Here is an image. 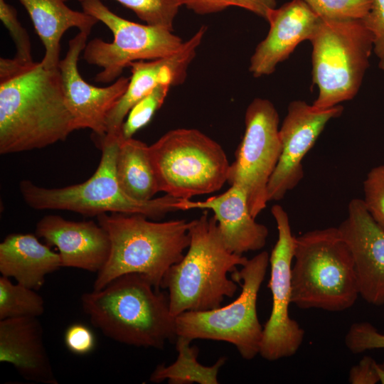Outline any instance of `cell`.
<instances>
[{
    "label": "cell",
    "mask_w": 384,
    "mask_h": 384,
    "mask_svg": "<svg viewBox=\"0 0 384 384\" xmlns=\"http://www.w3.org/2000/svg\"><path fill=\"white\" fill-rule=\"evenodd\" d=\"M58 68L0 58V154L42 149L75 131Z\"/></svg>",
    "instance_id": "cell-1"
},
{
    "label": "cell",
    "mask_w": 384,
    "mask_h": 384,
    "mask_svg": "<svg viewBox=\"0 0 384 384\" xmlns=\"http://www.w3.org/2000/svg\"><path fill=\"white\" fill-rule=\"evenodd\" d=\"M81 305L92 324L115 341L161 349L177 337L168 295L141 274L121 275L100 290L84 293Z\"/></svg>",
    "instance_id": "cell-2"
},
{
    "label": "cell",
    "mask_w": 384,
    "mask_h": 384,
    "mask_svg": "<svg viewBox=\"0 0 384 384\" xmlns=\"http://www.w3.org/2000/svg\"><path fill=\"white\" fill-rule=\"evenodd\" d=\"M187 252L165 274L161 288L169 291L171 314L176 316L188 311H205L221 306L225 297H233L236 282L228 273L243 266L248 259L226 247L217 220L208 210L190 221Z\"/></svg>",
    "instance_id": "cell-3"
},
{
    "label": "cell",
    "mask_w": 384,
    "mask_h": 384,
    "mask_svg": "<svg viewBox=\"0 0 384 384\" xmlns=\"http://www.w3.org/2000/svg\"><path fill=\"white\" fill-rule=\"evenodd\" d=\"M97 218L109 235L111 247L93 290L129 273L143 274L159 290L166 272L183 258L189 246L190 221L184 219L156 222L142 214L117 213H102Z\"/></svg>",
    "instance_id": "cell-4"
},
{
    "label": "cell",
    "mask_w": 384,
    "mask_h": 384,
    "mask_svg": "<svg viewBox=\"0 0 384 384\" xmlns=\"http://www.w3.org/2000/svg\"><path fill=\"white\" fill-rule=\"evenodd\" d=\"M292 303L302 309L339 312L360 296L354 261L338 228L307 231L294 238Z\"/></svg>",
    "instance_id": "cell-5"
},
{
    "label": "cell",
    "mask_w": 384,
    "mask_h": 384,
    "mask_svg": "<svg viewBox=\"0 0 384 384\" xmlns=\"http://www.w3.org/2000/svg\"><path fill=\"white\" fill-rule=\"evenodd\" d=\"M121 134L100 138L102 156L95 172L85 181L62 188H48L29 180L19 183L26 203L36 210H69L87 216L102 213L142 214L158 219L177 210L178 198L168 194L146 201L128 196L120 187L115 161Z\"/></svg>",
    "instance_id": "cell-6"
},
{
    "label": "cell",
    "mask_w": 384,
    "mask_h": 384,
    "mask_svg": "<svg viewBox=\"0 0 384 384\" xmlns=\"http://www.w3.org/2000/svg\"><path fill=\"white\" fill-rule=\"evenodd\" d=\"M312 81L319 95L312 106L326 110L358 93L373 50V35L362 19H321L309 39Z\"/></svg>",
    "instance_id": "cell-7"
},
{
    "label": "cell",
    "mask_w": 384,
    "mask_h": 384,
    "mask_svg": "<svg viewBox=\"0 0 384 384\" xmlns=\"http://www.w3.org/2000/svg\"><path fill=\"white\" fill-rule=\"evenodd\" d=\"M159 191L178 199L211 193L228 182L222 146L196 129H171L149 146Z\"/></svg>",
    "instance_id": "cell-8"
},
{
    "label": "cell",
    "mask_w": 384,
    "mask_h": 384,
    "mask_svg": "<svg viewBox=\"0 0 384 384\" xmlns=\"http://www.w3.org/2000/svg\"><path fill=\"white\" fill-rule=\"evenodd\" d=\"M270 263L262 251L247 260L232 279L242 287L239 297L225 306L188 311L176 316L177 336L225 341L235 346L242 358L251 360L260 352L263 326L257 312V299Z\"/></svg>",
    "instance_id": "cell-9"
},
{
    "label": "cell",
    "mask_w": 384,
    "mask_h": 384,
    "mask_svg": "<svg viewBox=\"0 0 384 384\" xmlns=\"http://www.w3.org/2000/svg\"><path fill=\"white\" fill-rule=\"evenodd\" d=\"M82 11L101 21L113 34L110 43L95 38L86 43L83 59L102 68L95 78L99 82H112L133 62L151 60L178 52L183 41L167 28L140 24L122 18L100 0H83Z\"/></svg>",
    "instance_id": "cell-10"
},
{
    "label": "cell",
    "mask_w": 384,
    "mask_h": 384,
    "mask_svg": "<svg viewBox=\"0 0 384 384\" xmlns=\"http://www.w3.org/2000/svg\"><path fill=\"white\" fill-rule=\"evenodd\" d=\"M279 122L270 100L254 99L246 109L245 132L230 166L228 182L245 191L255 218L267 206V186L282 151Z\"/></svg>",
    "instance_id": "cell-11"
},
{
    "label": "cell",
    "mask_w": 384,
    "mask_h": 384,
    "mask_svg": "<svg viewBox=\"0 0 384 384\" xmlns=\"http://www.w3.org/2000/svg\"><path fill=\"white\" fill-rule=\"evenodd\" d=\"M271 213L278 231L277 240L270 255L268 287L272 298L270 316L263 326L259 354L273 361L294 355L304 337V330L289 316L292 303V267L294 238L286 210L274 205Z\"/></svg>",
    "instance_id": "cell-12"
},
{
    "label": "cell",
    "mask_w": 384,
    "mask_h": 384,
    "mask_svg": "<svg viewBox=\"0 0 384 384\" xmlns=\"http://www.w3.org/2000/svg\"><path fill=\"white\" fill-rule=\"evenodd\" d=\"M339 105L326 110L315 109L302 100L289 103L279 128L282 151L267 186V199L279 201L294 189L304 176L302 160L313 147L327 122L339 117Z\"/></svg>",
    "instance_id": "cell-13"
},
{
    "label": "cell",
    "mask_w": 384,
    "mask_h": 384,
    "mask_svg": "<svg viewBox=\"0 0 384 384\" xmlns=\"http://www.w3.org/2000/svg\"><path fill=\"white\" fill-rule=\"evenodd\" d=\"M89 34L79 32L70 40L68 50L58 65L67 107L75 130L90 129L99 138L107 133V118L125 93L130 78L119 77L109 86L100 87L86 82L78 70V60Z\"/></svg>",
    "instance_id": "cell-14"
},
{
    "label": "cell",
    "mask_w": 384,
    "mask_h": 384,
    "mask_svg": "<svg viewBox=\"0 0 384 384\" xmlns=\"http://www.w3.org/2000/svg\"><path fill=\"white\" fill-rule=\"evenodd\" d=\"M338 231L352 253L360 296L384 304V229L372 218L363 199L353 198Z\"/></svg>",
    "instance_id": "cell-15"
},
{
    "label": "cell",
    "mask_w": 384,
    "mask_h": 384,
    "mask_svg": "<svg viewBox=\"0 0 384 384\" xmlns=\"http://www.w3.org/2000/svg\"><path fill=\"white\" fill-rule=\"evenodd\" d=\"M202 26L176 53L151 60H140L130 64L132 75L128 87L110 112L107 118V135H119L130 110L140 100L160 84L176 86L183 84L188 67L206 33ZM105 134V135H106Z\"/></svg>",
    "instance_id": "cell-16"
},
{
    "label": "cell",
    "mask_w": 384,
    "mask_h": 384,
    "mask_svg": "<svg viewBox=\"0 0 384 384\" xmlns=\"http://www.w3.org/2000/svg\"><path fill=\"white\" fill-rule=\"evenodd\" d=\"M266 21L269 32L250 58L249 71L255 78L274 73L298 44L309 41L321 18L303 0H292L272 9Z\"/></svg>",
    "instance_id": "cell-17"
},
{
    "label": "cell",
    "mask_w": 384,
    "mask_h": 384,
    "mask_svg": "<svg viewBox=\"0 0 384 384\" xmlns=\"http://www.w3.org/2000/svg\"><path fill=\"white\" fill-rule=\"evenodd\" d=\"M36 235L58 248L63 267L97 273L110 255L109 235L93 221H73L48 215L37 223Z\"/></svg>",
    "instance_id": "cell-18"
},
{
    "label": "cell",
    "mask_w": 384,
    "mask_h": 384,
    "mask_svg": "<svg viewBox=\"0 0 384 384\" xmlns=\"http://www.w3.org/2000/svg\"><path fill=\"white\" fill-rule=\"evenodd\" d=\"M178 210H210L217 220L222 238L228 249L238 255L262 249L268 228L255 220L247 204L245 191L231 185L224 193L205 201L178 199Z\"/></svg>",
    "instance_id": "cell-19"
},
{
    "label": "cell",
    "mask_w": 384,
    "mask_h": 384,
    "mask_svg": "<svg viewBox=\"0 0 384 384\" xmlns=\"http://www.w3.org/2000/svg\"><path fill=\"white\" fill-rule=\"evenodd\" d=\"M0 361L12 365L26 380L58 384L38 317L0 320Z\"/></svg>",
    "instance_id": "cell-20"
},
{
    "label": "cell",
    "mask_w": 384,
    "mask_h": 384,
    "mask_svg": "<svg viewBox=\"0 0 384 384\" xmlns=\"http://www.w3.org/2000/svg\"><path fill=\"white\" fill-rule=\"evenodd\" d=\"M63 267L59 253L32 234L13 233L0 243V272L17 283L39 289L46 276Z\"/></svg>",
    "instance_id": "cell-21"
},
{
    "label": "cell",
    "mask_w": 384,
    "mask_h": 384,
    "mask_svg": "<svg viewBox=\"0 0 384 384\" xmlns=\"http://www.w3.org/2000/svg\"><path fill=\"white\" fill-rule=\"evenodd\" d=\"M27 11L45 48L44 68H58L60 41L70 28L88 34L98 22L93 16L67 6L68 0H18Z\"/></svg>",
    "instance_id": "cell-22"
},
{
    "label": "cell",
    "mask_w": 384,
    "mask_h": 384,
    "mask_svg": "<svg viewBox=\"0 0 384 384\" xmlns=\"http://www.w3.org/2000/svg\"><path fill=\"white\" fill-rule=\"evenodd\" d=\"M115 171L123 191L134 200L149 201L159 192L149 146L140 140L120 137Z\"/></svg>",
    "instance_id": "cell-23"
},
{
    "label": "cell",
    "mask_w": 384,
    "mask_h": 384,
    "mask_svg": "<svg viewBox=\"0 0 384 384\" xmlns=\"http://www.w3.org/2000/svg\"><path fill=\"white\" fill-rule=\"evenodd\" d=\"M176 348L178 357L174 363L166 366H156L150 376V381L161 383L166 380L171 384H217L218 373L225 363L226 358H220L214 365L205 366L198 361L199 350L196 346H191L192 341L183 337H176Z\"/></svg>",
    "instance_id": "cell-24"
},
{
    "label": "cell",
    "mask_w": 384,
    "mask_h": 384,
    "mask_svg": "<svg viewBox=\"0 0 384 384\" xmlns=\"http://www.w3.org/2000/svg\"><path fill=\"white\" fill-rule=\"evenodd\" d=\"M45 311L43 299L35 289L16 282L9 277H0V320L9 318L38 317Z\"/></svg>",
    "instance_id": "cell-25"
},
{
    "label": "cell",
    "mask_w": 384,
    "mask_h": 384,
    "mask_svg": "<svg viewBox=\"0 0 384 384\" xmlns=\"http://www.w3.org/2000/svg\"><path fill=\"white\" fill-rule=\"evenodd\" d=\"M81 2L83 0H78ZM132 10L146 24L174 31V21L181 5L178 0H116Z\"/></svg>",
    "instance_id": "cell-26"
},
{
    "label": "cell",
    "mask_w": 384,
    "mask_h": 384,
    "mask_svg": "<svg viewBox=\"0 0 384 384\" xmlns=\"http://www.w3.org/2000/svg\"><path fill=\"white\" fill-rule=\"evenodd\" d=\"M171 86L160 84L130 110L121 129V137L129 139L146 125L164 103Z\"/></svg>",
    "instance_id": "cell-27"
},
{
    "label": "cell",
    "mask_w": 384,
    "mask_h": 384,
    "mask_svg": "<svg viewBox=\"0 0 384 384\" xmlns=\"http://www.w3.org/2000/svg\"><path fill=\"white\" fill-rule=\"evenodd\" d=\"M323 20L362 19L373 0H303Z\"/></svg>",
    "instance_id": "cell-28"
},
{
    "label": "cell",
    "mask_w": 384,
    "mask_h": 384,
    "mask_svg": "<svg viewBox=\"0 0 384 384\" xmlns=\"http://www.w3.org/2000/svg\"><path fill=\"white\" fill-rule=\"evenodd\" d=\"M181 6H186L196 14H215L230 6L246 9L267 19L269 12L276 8V0H178Z\"/></svg>",
    "instance_id": "cell-29"
},
{
    "label": "cell",
    "mask_w": 384,
    "mask_h": 384,
    "mask_svg": "<svg viewBox=\"0 0 384 384\" xmlns=\"http://www.w3.org/2000/svg\"><path fill=\"white\" fill-rule=\"evenodd\" d=\"M363 203L374 220L384 229V164L371 169L363 181Z\"/></svg>",
    "instance_id": "cell-30"
},
{
    "label": "cell",
    "mask_w": 384,
    "mask_h": 384,
    "mask_svg": "<svg viewBox=\"0 0 384 384\" xmlns=\"http://www.w3.org/2000/svg\"><path fill=\"white\" fill-rule=\"evenodd\" d=\"M344 342L352 353H361L368 350L384 348V334L369 322H356L349 327Z\"/></svg>",
    "instance_id": "cell-31"
},
{
    "label": "cell",
    "mask_w": 384,
    "mask_h": 384,
    "mask_svg": "<svg viewBox=\"0 0 384 384\" xmlns=\"http://www.w3.org/2000/svg\"><path fill=\"white\" fill-rule=\"evenodd\" d=\"M0 18L16 46L15 57L23 60H32V48L28 33L18 19L16 9L5 0H0Z\"/></svg>",
    "instance_id": "cell-32"
},
{
    "label": "cell",
    "mask_w": 384,
    "mask_h": 384,
    "mask_svg": "<svg viewBox=\"0 0 384 384\" xmlns=\"http://www.w3.org/2000/svg\"><path fill=\"white\" fill-rule=\"evenodd\" d=\"M362 20L373 35V50L379 60L378 67L384 70V0H373Z\"/></svg>",
    "instance_id": "cell-33"
},
{
    "label": "cell",
    "mask_w": 384,
    "mask_h": 384,
    "mask_svg": "<svg viewBox=\"0 0 384 384\" xmlns=\"http://www.w3.org/2000/svg\"><path fill=\"white\" fill-rule=\"evenodd\" d=\"M66 347L78 355H84L92 351L95 345V338L92 331L81 324L70 326L64 336Z\"/></svg>",
    "instance_id": "cell-34"
},
{
    "label": "cell",
    "mask_w": 384,
    "mask_h": 384,
    "mask_svg": "<svg viewBox=\"0 0 384 384\" xmlns=\"http://www.w3.org/2000/svg\"><path fill=\"white\" fill-rule=\"evenodd\" d=\"M377 362L370 356H365L351 367L348 381L351 384H376L380 382L376 368Z\"/></svg>",
    "instance_id": "cell-35"
},
{
    "label": "cell",
    "mask_w": 384,
    "mask_h": 384,
    "mask_svg": "<svg viewBox=\"0 0 384 384\" xmlns=\"http://www.w3.org/2000/svg\"><path fill=\"white\" fill-rule=\"evenodd\" d=\"M376 368L380 379V383L384 384V361L381 363H377Z\"/></svg>",
    "instance_id": "cell-36"
}]
</instances>
